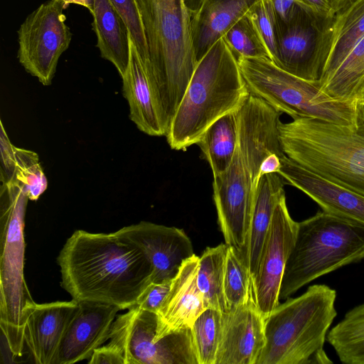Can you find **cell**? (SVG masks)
Masks as SVG:
<instances>
[{
	"label": "cell",
	"instance_id": "6da1fadb",
	"mask_svg": "<svg viewBox=\"0 0 364 364\" xmlns=\"http://www.w3.org/2000/svg\"><path fill=\"white\" fill-rule=\"evenodd\" d=\"M57 262L61 287L77 302H100L129 309L151 283L152 268L144 255L114 232L75 231L59 252Z\"/></svg>",
	"mask_w": 364,
	"mask_h": 364
},
{
	"label": "cell",
	"instance_id": "7a4b0ae2",
	"mask_svg": "<svg viewBox=\"0 0 364 364\" xmlns=\"http://www.w3.org/2000/svg\"><path fill=\"white\" fill-rule=\"evenodd\" d=\"M148 46L145 73L166 134L197 64L183 0H136Z\"/></svg>",
	"mask_w": 364,
	"mask_h": 364
},
{
	"label": "cell",
	"instance_id": "3957f363",
	"mask_svg": "<svg viewBox=\"0 0 364 364\" xmlns=\"http://www.w3.org/2000/svg\"><path fill=\"white\" fill-rule=\"evenodd\" d=\"M250 93L222 37L196 64L166 134L168 145L180 151L197 144L211 124L238 110Z\"/></svg>",
	"mask_w": 364,
	"mask_h": 364
},
{
	"label": "cell",
	"instance_id": "277c9868",
	"mask_svg": "<svg viewBox=\"0 0 364 364\" xmlns=\"http://www.w3.org/2000/svg\"><path fill=\"white\" fill-rule=\"evenodd\" d=\"M284 154L305 169L364 196V106L355 127L315 118L280 123Z\"/></svg>",
	"mask_w": 364,
	"mask_h": 364
},
{
	"label": "cell",
	"instance_id": "5b68a950",
	"mask_svg": "<svg viewBox=\"0 0 364 364\" xmlns=\"http://www.w3.org/2000/svg\"><path fill=\"white\" fill-rule=\"evenodd\" d=\"M337 293L314 284L301 295L289 297L265 318V344L257 364H328L324 350L337 316Z\"/></svg>",
	"mask_w": 364,
	"mask_h": 364
},
{
	"label": "cell",
	"instance_id": "8992f818",
	"mask_svg": "<svg viewBox=\"0 0 364 364\" xmlns=\"http://www.w3.org/2000/svg\"><path fill=\"white\" fill-rule=\"evenodd\" d=\"M364 259V225L324 211L298 223L279 301L317 278Z\"/></svg>",
	"mask_w": 364,
	"mask_h": 364
},
{
	"label": "cell",
	"instance_id": "52a82bcc",
	"mask_svg": "<svg viewBox=\"0 0 364 364\" xmlns=\"http://www.w3.org/2000/svg\"><path fill=\"white\" fill-rule=\"evenodd\" d=\"M29 198L23 186L11 180L0 186V327L10 355L21 356L26 311L36 302L24 277V225Z\"/></svg>",
	"mask_w": 364,
	"mask_h": 364
},
{
	"label": "cell",
	"instance_id": "ba28073f",
	"mask_svg": "<svg viewBox=\"0 0 364 364\" xmlns=\"http://www.w3.org/2000/svg\"><path fill=\"white\" fill-rule=\"evenodd\" d=\"M242 77L251 93L277 110L291 117L315 118L355 127L363 106L344 102L321 92L316 82L291 75L269 58L237 59Z\"/></svg>",
	"mask_w": 364,
	"mask_h": 364
},
{
	"label": "cell",
	"instance_id": "9c48e42d",
	"mask_svg": "<svg viewBox=\"0 0 364 364\" xmlns=\"http://www.w3.org/2000/svg\"><path fill=\"white\" fill-rule=\"evenodd\" d=\"M127 310L116 316L109 339L126 364H198L191 328L156 340L157 314L137 306Z\"/></svg>",
	"mask_w": 364,
	"mask_h": 364
},
{
	"label": "cell",
	"instance_id": "30bf717a",
	"mask_svg": "<svg viewBox=\"0 0 364 364\" xmlns=\"http://www.w3.org/2000/svg\"><path fill=\"white\" fill-rule=\"evenodd\" d=\"M64 10L60 2L49 0L30 14L18 30V61L45 86L52 83L59 58L71 41Z\"/></svg>",
	"mask_w": 364,
	"mask_h": 364
},
{
	"label": "cell",
	"instance_id": "8fae6325",
	"mask_svg": "<svg viewBox=\"0 0 364 364\" xmlns=\"http://www.w3.org/2000/svg\"><path fill=\"white\" fill-rule=\"evenodd\" d=\"M331 17L317 16L299 6L288 22L277 26L272 62L291 75L318 82L326 64L323 38Z\"/></svg>",
	"mask_w": 364,
	"mask_h": 364
},
{
	"label": "cell",
	"instance_id": "7c38bea8",
	"mask_svg": "<svg viewBox=\"0 0 364 364\" xmlns=\"http://www.w3.org/2000/svg\"><path fill=\"white\" fill-rule=\"evenodd\" d=\"M213 199L225 244L242 256L245 250L257 186L237 149L228 168L213 177Z\"/></svg>",
	"mask_w": 364,
	"mask_h": 364
},
{
	"label": "cell",
	"instance_id": "4fadbf2b",
	"mask_svg": "<svg viewBox=\"0 0 364 364\" xmlns=\"http://www.w3.org/2000/svg\"><path fill=\"white\" fill-rule=\"evenodd\" d=\"M298 228L288 210L284 195L274 211L254 280L257 307L266 318L279 304L281 283Z\"/></svg>",
	"mask_w": 364,
	"mask_h": 364
},
{
	"label": "cell",
	"instance_id": "5bb4252c",
	"mask_svg": "<svg viewBox=\"0 0 364 364\" xmlns=\"http://www.w3.org/2000/svg\"><path fill=\"white\" fill-rule=\"evenodd\" d=\"M282 114L252 93L237 111V149L257 186L264 159L274 154L282 158L286 156L279 138Z\"/></svg>",
	"mask_w": 364,
	"mask_h": 364
},
{
	"label": "cell",
	"instance_id": "9a60e30c",
	"mask_svg": "<svg viewBox=\"0 0 364 364\" xmlns=\"http://www.w3.org/2000/svg\"><path fill=\"white\" fill-rule=\"evenodd\" d=\"M114 233L144 255L152 268L154 283L172 280L183 262L194 255L188 236L175 227L141 221Z\"/></svg>",
	"mask_w": 364,
	"mask_h": 364
},
{
	"label": "cell",
	"instance_id": "2e32d148",
	"mask_svg": "<svg viewBox=\"0 0 364 364\" xmlns=\"http://www.w3.org/2000/svg\"><path fill=\"white\" fill-rule=\"evenodd\" d=\"M264 322L253 285L245 303L222 313L221 337L215 364H257L265 344Z\"/></svg>",
	"mask_w": 364,
	"mask_h": 364
},
{
	"label": "cell",
	"instance_id": "e0dca14e",
	"mask_svg": "<svg viewBox=\"0 0 364 364\" xmlns=\"http://www.w3.org/2000/svg\"><path fill=\"white\" fill-rule=\"evenodd\" d=\"M60 343L54 364L89 360L109 339L112 323L121 309L107 304L81 301Z\"/></svg>",
	"mask_w": 364,
	"mask_h": 364
},
{
	"label": "cell",
	"instance_id": "ac0fdd59",
	"mask_svg": "<svg viewBox=\"0 0 364 364\" xmlns=\"http://www.w3.org/2000/svg\"><path fill=\"white\" fill-rule=\"evenodd\" d=\"M79 309V303L53 301L35 304L26 311L23 340L33 361L54 364L63 335Z\"/></svg>",
	"mask_w": 364,
	"mask_h": 364
},
{
	"label": "cell",
	"instance_id": "d6986e66",
	"mask_svg": "<svg viewBox=\"0 0 364 364\" xmlns=\"http://www.w3.org/2000/svg\"><path fill=\"white\" fill-rule=\"evenodd\" d=\"M286 183L310 197L328 213L364 225V196L331 182L296 164L287 156L278 172Z\"/></svg>",
	"mask_w": 364,
	"mask_h": 364
},
{
	"label": "cell",
	"instance_id": "ffe728a7",
	"mask_svg": "<svg viewBox=\"0 0 364 364\" xmlns=\"http://www.w3.org/2000/svg\"><path fill=\"white\" fill-rule=\"evenodd\" d=\"M199 257L195 254L183 262L172 279L170 290L158 312L156 339L171 333L190 329L206 309L197 284Z\"/></svg>",
	"mask_w": 364,
	"mask_h": 364
},
{
	"label": "cell",
	"instance_id": "44dd1931",
	"mask_svg": "<svg viewBox=\"0 0 364 364\" xmlns=\"http://www.w3.org/2000/svg\"><path fill=\"white\" fill-rule=\"evenodd\" d=\"M364 35V0H339L323 39L326 60L319 85L336 70Z\"/></svg>",
	"mask_w": 364,
	"mask_h": 364
},
{
	"label": "cell",
	"instance_id": "7402d4cb",
	"mask_svg": "<svg viewBox=\"0 0 364 364\" xmlns=\"http://www.w3.org/2000/svg\"><path fill=\"white\" fill-rule=\"evenodd\" d=\"M259 0H203L191 17V36L198 62L213 45Z\"/></svg>",
	"mask_w": 364,
	"mask_h": 364
},
{
	"label": "cell",
	"instance_id": "603a6c76",
	"mask_svg": "<svg viewBox=\"0 0 364 364\" xmlns=\"http://www.w3.org/2000/svg\"><path fill=\"white\" fill-rule=\"evenodd\" d=\"M284 179L278 173L263 174L255 192L248 237L243 255L251 277L257 274L262 249L277 204L285 195Z\"/></svg>",
	"mask_w": 364,
	"mask_h": 364
},
{
	"label": "cell",
	"instance_id": "cb8c5ba5",
	"mask_svg": "<svg viewBox=\"0 0 364 364\" xmlns=\"http://www.w3.org/2000/svg\"><path fill=\"white\" fill-rule=\"evenodd\" d=\"M122 79L123 95L129 107L130 119L140 131L148 135L165 136L151 87L132 41L129 65Z\"/></svg>",
	"mask_w": 364,
	"mask_h": 364
},
{
	"label": "cell",
	"instance_id": "d4e9b609",
	"mask_svg": "<svg viewBox=\"0 0 364 364\" xmlns=\"http://www.w3.org/2000/svg\"><path fill=\"white\" fill-rule=\"evenodd\" d=\"M92 15L101 57L112 63L122 77L130 59L132 40L128 27L109 0H94Z\"/></svg>",
	"mask_w": 364,
	"mask_h": 364
},
{
	"label": "cell",
	"instance_id": "484cf974",
	"mask_svg": "<svg viewBox=\"0 0 364 364\" xmlns=\"http://www.w3.org/2000/svg\"><path fill=\"white\" fill-rule=\"evenodd\" d=\"M237 111L216 120L197 144L210 166L213 177L225 171L233 159L237 143Z\"/></svg>",
	"mask_w": 364,
	"mask_h": 364
},
{
	"label": "cell",
	"instance_id": "4316f807",
	"mask_svg": "<svg viewBox=\"0 0 364 364\" xmlns=\"http://www.w3.org/2000/svg\"><path fill=\"white\" fill-rule=\"evenodd\" d=\"M339 360L364 364V303L347 311L326 336Z\"/></svg>",
	"mask_w": 364,
	"mask_h": 364
},
{
	"label": "cell",
	"instance_id": "83f0119b",
	"mask_svg": "<svg viewBox=\"0 0 364 364\" xmlns=\"http://www.w3.org/2000/svg\"><path fill=\"white\" fill-rule=\"evenodd\" d=\"M228 245L221 243L207 247L199 257L197 284L203 296L205 308L225 313L224 274Z\"/></svg>",
	"mask_w": 364,
	"mask_h": 364
},
{
	"label": "cell",
	"instance_id": "f1b7e54d",
	"mask_svg": "<svg viewBox=\"0 0 364 364\" xmlns=\"http://www.w3.org/2000/svg\"><path fill=\"white\" fill-rule=\"evenodd\" d=\"M364 79V35L345 60L325 82L317 85L329 97L354 102Z\"/></svg>",
	"mask_w": 364,
	"mask_h": 364
},
{
	"label": "cell",
	"instance_id": "f546056e",
	"mask_svg": "<svg viewBox=\"0 0 364 364\" xmlns=\"http://www.w3.org/2000/svg\"><path fill=\"white\" fill-rule=\"evenodd\" d=\"M254 285L242 255L228 246L224 274V296L226 310L232 311L245 303Z\"/></svg>",
	"mask_w": 364,
	"mask_h": 364
},
{
	"label": "cell",
	"instance_id": "4dcf8cb0",
	"mask_svg": "<svg viewBox=\"0 0 364 364\" xmlns=\"http://www.w3.org/2000/svg\"><path fill=\"white\" fill-rule=\"evenodd\" d=\"M222 330V312L206 308L191 328L198 364H215Z\"/></svg>",
	"mask_w": 364,
	"mask_h": 364
},
{
	"label": "cell",
	"instance_id": "1f68e13d",
	"mask_svg": "<svg viewBox=\"0 0 364 364\" xmlns=\"http://www.w3.org/2000/svg\"><path fill=\"white\" fill-rule=\"evenodd\" d=\"M237 59L269 58V50L254 23L247 14L223 36Z\"/></svg>",
	"mask_w": 364,
	"mask_h": 364
},
{
	"label": "cell",
	"instance_id": "d6a6232c",
	"mask_svg": "<svg viewBox=\"0 0 364 364\" xmlns=\"http://www.w3.org/2000/svg\"><path fill=\"white\" fill-rule=\"evenodd\" d=\"M12 180L23 186L31 200H37L48 187L47 178L40 164L38 155L32 151L16 146Z\"/></svg>",
	"mask_w": 364,
	"mask_h": 364
},
{
	"label": "cell",
	"instance_id": "836d02e7",
	"mask_svg": "<svg viewBox=\"0 0 364 364\" xmlns=\"http://www.w3.org/2000/svg\"><path fill=\"white\" fill-rule=\"evenodd\" d=\"M129 31L146 73L149 66L148 46L141 13L136 0H109Z\"/></svg>",
	"mask_w": 364,
	"mask_h": 364
},
{
	"label": "cell",
	"instance_id": "e575fe53",
	"mask_svg": "<svg viewBox=\"0 0 364 364\" xmlns=\"http://www.w3.org/2000/svg\"><path fill=\"white\" fill-rule=\"evenodd\" d=\"M247 14L262 38L272 61L277 50V19L272 1H257Z\"/></svg>",
	"mask_w": 364,
	"mask_h": 364
},
{
	"label": "cell",
	"instance_id": "d590c367",
	"mask_svg": "<svg viewBox=\"0 0 364 364\" xmlns=\"http://www.w3.org/2000/svg\"><path fill=\"white\" fill-rule=\"evenodd\" d=\"M172 280L151 282L139 298L135 306L157 314L161 304L170 290Z\"/></svg>",
	"mask_w": 364,
	"mask_h": 364
},
{
	"label": "cell",
	"instance_id": "8d00e7d4",
	"mask_svg": "<svg viewBox=\"0 0 364 364\" xmlns=\"http://www.w3.org/2000/svg\"><path fill=\"white\" fill-rule=\"evenodd\" d=\"M0 126V181L4 183L13 178L15 146L11 142L1 120Z\"/></svg>",
	"mask_w": 364,
	"mask_h": 364
},
{
	"label": "cell",
	"instance_id": "74e56055",
	"mask_svg": "<svg viewBox=\"0 0 364 364\" xmlns=\"http://www.w3.org/2000/svg\"><path fill=\"white\" fill-rule=\"evenodd\" d=\"M90 364H126L122 352L109 342L95 349L88 360Z\"/></svg>",
	"mask_w": 364,
	"mask_h": 364
},
{
	"label": "cell",
	"instance_id": "f35d334b",
	"mask_svg": "<svg viewBox=\"0 0 364 364\" xmlns=\"http://www.w3.org/2000/svg\"><path fill=\"white\" fill-rule=\"evenodd\" d=\"M339 0H296V4L303 9L314 15L329 18L336 11Z\"/></svg>",
	"mask_w": 364,
	"mask_h": 364
},
{
	"label": "cell",
	"instance_id": "ab89813d",
	"mask_svg": "<svg viewBox=\"0 0 364 364\" xmlns=\"http://www.w3.org/2000/svg\"><path fill=\"white\" fill-rule=\"evenodd\" d=\"M273 5L277 19V26L286 23L294 15L299 6L296 0H270Z\"/></svg>",
	"mask_w": 364,
	"mask_h": 364
},
{
	"label": "cell",
	"instance_id": "60d3db41",
	"mask_svg": "<svg viewBox=\"0 0 364 364\" xmlns=\"http://www.w3.org/2000/svg\"><path fill=\"white\" fill-rule=\"evenodd\" d=\"M282 159L274 154L267 157L260 167L261 176L266 173H278L282 166Z\"/></svg>",
	"mask_w": 364,
	"mask_h": 364
},
{
	"label": "cell",
	"instance_id": "b9f144b4",
	"mask_svg": "<svg viewBox=\"0 0 364 364\" xmlns=\"http://www.w3.org/2000/svg\"><path fill=\"white\" fill-rule=\"evenodd\" d=\"M60 2L63 8L67 9L70 4H75L87 8L90 14L93 11L94 0H55Z\"/></svg>",
	"mask_w": 364,
	"mask_h": 364
},
{
	"label": "cell",
	"instance_id": "7bdbcfd3",
	"mask_svg": "<svg viewBox=\"0 0 364 364\" xmlns=\"http://www.w3.org/2000/svg\"><path fill=\"white\" fill-rule=\"evenodd\" d=\"M188 12L192 17L198 11L203 0H183Z\"/></svg>",
	"mask_w": 364,
	"mask_h": 364
},
{
	"label": "cell",
	"instance_id": "ee69618b",
	"mask_svg": "<svg viewBox=\"0 0 364 364\" xmlns=\"http://www.w3.org/2000/svg\"><path fill=\"white\" fill-rule=\"evenodd\" d=\"M355 101L360 105L364 106V79L363 80L361 85L358 91Z\"/></svg>",
	"mask_w": 364,
	"mask_h": 364
}]
</instances>
